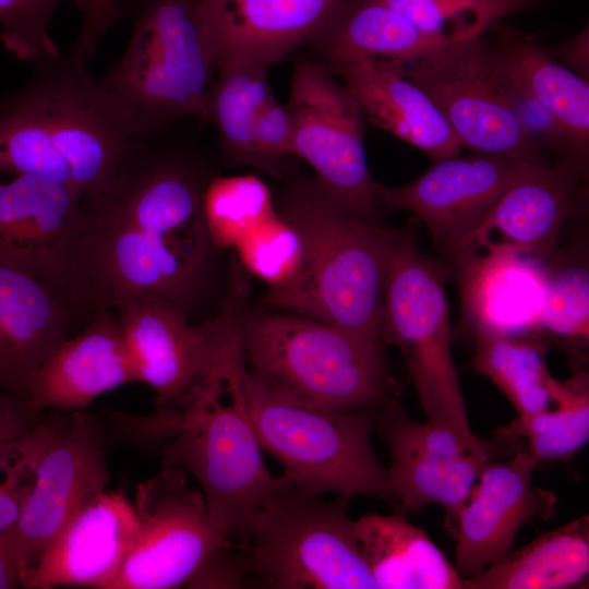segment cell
<instances>
[{
  "instance_id": "obj_1",
  "label": "cell",
  "mask_w": 589,
  "mask_h": 589,
  "mask_svg": "<svg viewBox=\"0 0 589 589\" xmlns=\"http://www.w3.org/2000/svg\"><path fill=\"white\" fill-rule=\"evenodd\" d=\"M145 142L119 98L70 53L38 64L0 104V169L51 179L84 201L108 191Z\"/></svg>"
},
{
  "instance_id": "obj_2",
  "label": "cell",
  "mask_w": 589,
  "mask_h": 589,
  "mask_svg": "<svg viewBox=\"0 0 589 589\" xmlns=\"http://www.w3.org/2000/svg\"><path fill=\"white\" fill-rule=\"evenodd\" d=\"M241 322L240 312L225 314L206 375L177 409L173 432L155 450L164 465L196 479L211 516L244 545L285 479L266 468L247 410Z\"/></svg>"
},
{
  "instance_id": "obj_3",
  "label": "cell",
  "mask_w": 589,
  "mask_h": 589,
  "mask_svg": "<svg viewBox=\"0 0 589 589\" xmlns=\"http://www.w3.org/2000/svg\"><path fill=\"white\" fill-rule=\"evenodd\" d=\"M277 212L299 233L302 264L266 304L381 341L385 284L400 230L356 217L314 182L289 188Z\"/></svg>"
},
{
  "instance_id": "obj_4",
  "label": "cell",
  "mask_w": 589,
  "mask_h": 589,
  "mask_svg": "<svg viewBox=\"0 0 589 589\" xmlns=\"http://www.w3.org/2000/svg\"><path fill=\"white\" fill-rule=\"evenodd\" d=\"M241 340L247 368L290 402L349 411L394 397L380 340L286 311L244 312Z\"/></svg>"
},
{
  "instance_id": "obj_5",
  "label": "cell",
  "mask_w": 589,
  "mask_h": 589,
  "mask_svg": "<svg viewBox=\"0 0 589 589\" xmlns=\"http://www.w3.org/2000/svg\"><path fill=\"white\" fill-rule=\"evenodd\" d=\"M201 0H136L128 46L100 80L147 140L172 121L207 120L216 73Z\"/></svg>"
},
{
  "instance_id": "obj_6",
  "label": "cell",
  "mask_w": 589,
  "mask_h": 589,
  "mask_svg": "<svg viewBox=\"0 0 589 589\" xmlns=\"http://www.w3.org/2000/svg\"><path fill=\"white\" fill-rule=\"evenodd\" d=\"M243 393L262 449L280 462V477L290 484L316 495H365L397 506L371 443L375 409L335 411L290 402L247 365Z\"/></svg>"
},
{
  "instance_id": "obj_7",
  "label": "cell",
  "mask_w": 589,
  "mask_h": 589,
  "mask_svg": "<svg viewBox=\"0 0 589 589\" xmlns=\"http://www.w3.org/2000/svg\"><path fill=\"white\" fill-rule=\"evenodd\" d=\"M85 208L67 284L73 323L85 326L148 294L187 312L206 256L143 230L94 201H85Z\"/></svg>"
},
{
  "instance_id": "obj_8",
  "label": "cell",
  "mask_w": 589,
  "mask_h": 589,
  "mask_svg": "<svg viewBox=\"0 0 589 589\" xmlns=\"http://www.w3.org/2000/svg\"><path fill=\"white\" fill-rule=\"evenodd\" d=\"M284 479V478H283ZM285 480L243 548L252 580L269 589H377L348 516L350 497L325 502Z\"/></svg>"
},
{
  "instance_id": "obj_9",
  "label": "cell",
  "mask_w": 589,
  "mask_h": 589,
  "mask_svg": "<svg viewBox=\"0 0 589 589\" xmlns=\"http://www.w3.org/2000/svg\"><path fill=\"white\" fill-rule=\"evenodd\" d=\"M445 277L416 238L399 231L386 277L381 341L400 350L428 419L474 438L452 354Z\"/></svg>"
},
{
  "instance_id": "obj_10",
  "label": "cell",
  "mask_w": 589,
  "mask_h": 589,
  "mask_svg": "<svg viewBox=\"0 0 589 589\" xmlns=\"http://www.w3.org/2000/svg\"><path fill=\"white\" fill-rule=\"evenodd\" d=\"M399 68L431 98L464 147L514 161L549 164L513 109L501 61L485 35L442 45Z\"/></svg>"
},
{
  "instance_id": "obj_11",
  "label": "cell",
  "mask_w": 589,
  "mask_h": 589,
  "mask_svg": "<svg viewBox=\"0 0 589 589\" xmlns=\"http://www.w3.org/2000/svg\"><path fill=\"white\" fill-rule=\"evenodd\" d=\"M286 106L292 155L313 168L316 188L342 211L381 223L377 182L364 148L365 118L351 92L324 63L301 61L294 67Z\"/></svg>"
},
{
  "instance_id": "obj_12",
  "label": "cell",
  "mask_w": 589,
  "mask_h": 589,
  "mask_svg": "<svg viewBox=\"0 0 589 589\" xmlns=\"http://www.w3.org/2000/svg\"><path fill=\"white\" fill-rule=\"evenodd\" d=\"M109 481L103 421L86 410L48 411L32 490L17 521L0 540V552L21 582L72 516Z\"/></svg>"
},
{
  "instance_id": "obj_13",
  "label": "cell",
  "mask_w": 589,
  "mask_h": 589,
  "mask_svg": "<svg viewBox=\"0 0 589 589\" xmlns=\"http://www.w3.org/2000/svg\"><path fill=\"white\" fill-rule=\"evenodd\" d=\"M132 504L137 533L108 589L184 587L205 556L230 540L179 467L164 465L140 482Z\"/></svg>"
},
{
  "instance_id": "obj_14",
  "label": "cell",
  "mask_w": 589,
  "mask_h": 589,
  "mask_svg": "<svg viewBox=\"0 0 589 589\" xmlns=\"http://www.w3.org/2000/svg\"><path fill=\"white\" fill-rule=\"evenodd\" d=\"M374 430L389 449L386 477L397 506L438 504L455 522L488 462L481 442L446 424L409 418L395 397L375 409Z\"/></svg>"
},
{
  "instance_id": "obj_15",
  "label": "cell",
  "mask_w": 589,
  "mask_h": 589,
  "mask_svg": "<svg viewBox=\"0 0 589 589\" xmlns=\"http://www.w3.org/2000/svg\"><path fill=\"white\" fill-rule=\"evenodd\" d=\"M516 161L493 155L453 156L434 161L400 187L376 183L382 208L410 212L424 224L453 267L470 251L473 237L505 191Z\"/></svg>"
},
{
  "instance_id": "obj_16",
  "label": "cell",
  "mask_w": 589,
  "mask_h": 589,
  "mask_svg": "<svg viewBox=\"0 0 589 589\" xmlns=\"http://www.w3.org/2000/svg\"><path fill=\"white\" fill-rule=\"evenodd\" d=\"M85 219V201L64 185L0 169V264L67 291L72 254Z\"/></svg>"
},
{
  "instance_id": "obj_17",
  "label": "cell",
  "mask_w": 589,
  "mask_h": 589,
  "mask_svg": "<svg viewBox=\"0 0 589 589\" xmlns=\"http://www.w3.org/2000/svg\"><path fill=\"white\" fill-rule=\"evenodd\" d=\"M116 312L139 382L153 389L157 410L180 409L212 364L217 316L193 326L180 306L153 294L132 299Z\"/></svg>"
},
{
  "instance_id": "obj_18",
  "label": "cell",
  "mask_w": 589,
  "mask_h": 589,
  "mask_svg": "<svg viewBox=\"0 0 589 589\" xmlns=\"http://www.w3.org/2000/svg\"><path fill=\"white\" fill-rule=\"evenodd\" d=\"M537 465L524 450L505 462L488 460L481 469L455 520L454 566L462 578L479 574L507 554L524 525L552 516L554 494L532 484Z\"/></svg>"
},
{
  "instance_id": "obj_19",
  "label": "cell",
  "mask_w": 589,
  "mask_h": 589,
  "mask_svg": "<svg viewBox=\"0 0 589 589\" xmlns=\"http://www.w3.org/2000/svg\"><path fill=\"white\" fill-rule=\"evenodd\" d=\"M585 171L558 164L516 161L505 191L476 232L467 256L489 247H507L548 260L556 251L566 220L585 197Z\"/></svg>"
},
{
  "instance_id": "obj_20",
  "label": "cell",
  "mask_w": 589,
  "mask_h": 589,
  "mask_svg": "<svg viewBox=\"0 0 589 589\" xmlns=\"http://www.w3.org/2000/svg\"><path fill=\"white\" fill-rule=\"evenodd\" d=\"M137 518L122 490L103 491L65 524L25 574L22 588L108 589L133 546Z\"/></svg>"
},
{
  "instance_id": "obj_21",
  "label": "cell",
  "mask_w": 589,
  "mask_h": 589,
  "mask_svg": "<svg viewBox=\"0 0 589 589\" xmlns=\"http://www.w3.org/2000/svg\"><path fill=\"white\" fill-rule=\"evenodd\" d=\"M205 185L181 161L152 157L144 145L113 185L89 200L143 230L206 256L211 242L202 213Z\"/></svg>"
},
{
  "instance_id": "obj_22",
  "label": "cell",
  "mask_w": 589,
  "mask_h": 589,
  "mask_svg": "<svg viewBox=\"0 0 589 589\" xmlns=\"http://www.w3.org/2000/svg\"><path fill=\"white\" fill-rule=\"evenodd\" d=\"M347 0H201L215 68L233 58L266 67L312 43Z\"/></svg>"
},
{
  "instance_id": "obj_23",
  "label": "cell",
  "mask_w": 589,
  "mask_h": 589,
  "mask_svg": "<svg viewBox=\"0 0 589 589\" xmlns=\"http://www.w3.org/2000/svg\"><path fill=\"white\" fill-rule=\"evenodd\" d=\"M105 312L68 337L35 373L26 404L36 411L85 410L97 397L139 382L123 332Z\"/></svg>"
},
{
  "instance_id": "obj_24",
  "label": "cell",
  "mask_w": 589,
  "mask_h": 589,
  "mask_svg": "<svg viewBox=\"0 0 589 589\" xmlns=\"http://www.w3.org/2000/svg\"><path fill=\"white\" fill-rule=\"evenodd\" d=\"M73 326L65 290L0 264V392L26 401L35 373Z\"/></svg>"
},
{
  "instance_id": "obj_25",
  "label": "cell",
  "mask_w": 589,
  "mask_h": 589,
  "mask_svg": "<svg viewBox=\"0 0 589 589\" xmlns=\"http://www.w3.org/2000/svg\"><path fill=\"white\" fill-rule=\"evenodd\" d=\"M542 262L507 247H489L453 266L471 330L536 335L545 280Z\"/></svg>"
},
{
  "instance_id": "obj_26",
  "label": "cell",
  "mask_w": 589,
  "mask_h": 589,
  "mask_svg": "<svg viewBox=\"0 0 589 589\" xmlns=\"http://www.w3.org/2000/svg\"><path fill=\"white\" fill-rule=\"evenodd\" d=\"M327 68L342 80L365 120L420 149L433 163L457 156L464 148L431 98L399 67L359 60Z\"/></svg>"
},
{
  "instance_id": "obj_27",
  "label": "cell",
  "mask_w": 589,
  "mask_h": 589,
  "mask_svg": "<svg viewBox=\"0 0 589 589\" xmlns=\"http://www.w3.org/2000/svg\"><path fill=\"white\" fill-rule=\"evenodd\" d=\"M353 530L377 589H464L428 533L401 514H366Z\"/></svg>"
},
{
  "instance_id": "obj_28",
  "label": "cell",
  "mask_w": 589,
  "mask_h": 589,
  "mask_svg": "<svg viewBox=\"0 0 589 589\" xmlns=\"http://www.w3.org/2000/svg\"><path fill=\"white\" fill-rule=\"evenodd\" d=\"M312 44L327 67L359 60L401 67L446 45L382 0H347Z\"/></svg>"
},
{
  "instance_id": "obj_29",
  "label": "cell",
  "mask_w": 589,
  "mask_h": 589,
  "mask_svg": "<svg viewBox=\"0 0 589 589\" xmlns=\"http://www.w3.org/2000/svg\"><path fill=\"white\" fill-rule=\"evenodd\" d=\"M589 573V516L540 534L509 551L464 589H562L577 587Z\"/></svg>"
},
{
  "instance_id": "obj_30",
  "label": "cell",
  "mask_w": 589,
  "mask_h": 589,
  "mask_svg": "<svg viewBox=\"0 0 589 589\" xmlns=\"http://www.w3.org/2000/svg\"><path fill=\"white\" fill-rule=\"evenodd\" d=\"M490 32L503 63L588 155L589 81L558 63L531 34L502 22Z\"/></svg>"
},
{
  "instance_id": "obj_31",
  "label": "cell",
  "mask_w": 589,
  "mask_h": 589,
  "mask_svg": "<svg viewBox=\"0 0 589 589\" xmlns=\"http://www.w3.org/2000/svg\"><path fill=\"white\" fill-rule=\"evenodd\" d=\"M472 366L507 397L518 417L549 409L554 378L546 366L549 342L541 337L473 330Z\"/></svg>"
},
{
  "instance_id": "obj_32",
  "label": "cell",
  "mask_w": 589,
  "mask_h": 589,
  "mask_svg": "<svg viewBox=\"0 0 589 589\" xmlns=\"http://www.w3.org/2000/svg\"><path fill=\"white\" fill-rule=\"evenodd\" d=\"M267 67L247 58H233L216 70L207 96V119L216 125L226 153L255 165L253 128L274 96Z\"/></svg>"
},
{
  "instance_id": "obj_33",
  "label": "cell",
  "mask_w": 589,
  "mask_h": 589,
  "mask_svg": "<svg viewBox=\"0 0 589 589\" xmlns=\"http://www.w3.org/2000/svg\"><path fill=\"white\" fill-rule=\"evenodd\" d=\"M556 408L517 417L512 434L524 436L528 452L539 461L570 462L589 438L588 375L577 372L554 385Z\"/></svg>"
},
{
  "instance_id": "obj_34",
  "label": "cell",
  "mask_w": 589,
  "mask_h": 589,
  "mask_svg": "<svg viewBox=\"0 0 589 589\" xmlns=\"http://www.w3.org/2000/svg\"><path fill=\"white\" fill-rule=\"evenodd\" d=\"M205 229L216 249L236 248L275 213L267 185L255 176L208 181L202 199Z\"/></svg>"
},
{
  "instance_id": "obj_35",
  "label": "cell",
  "mask_w": 589,
  "mask_h": 589,
  "mask_svg": "<svg viewBox=\"0 0 589 589\" xmlns=\"http://www.w3.org/2000/svg\"><path fill=\"white\" fill-rule=\"evenodd\" d=\"M426 35L444 43L484 36L506 16L538 0H382Z\"/></svg>"
},
{
  "instance_id": "obj_36",
  "label": "cell",
  "mask_w": 589,
  "mask_h": 589,
  "mask_svg": "<svg viewBox=\"0 0 589 589\" xmlns=\"http://www.w3.org/2000/svg\"><path fill=\"white\" fill-rule=\"evenodd\" d=\"M538 328L574 350L588 345L589 272L584 261L556 259L545 266Z\"/></svg>"
},
{
  "instance_id": "obj_37",
  "label": "cell",
  "mask_w": 589,
  "mask_h": 589,
  "mask_svg": "<svg viewBox=\"0 0 589 589\" xmlns=\"http://www.w3.org/2000/svg\"><path fill=\"white\" fill-rule=\"evenodd\" d=\"M236 250L243 267L265 281L268 291L289 284L299 273L303 257L299 233L277 211Z\"/></svg>"
},
{
  "instance_id": "obj_38",
  "label": "cell",
  "mask_w": 589,
  "mask_h": 589,
  "mask_svg": "<svg viewBox=\"0 0 589 589\" xmlns=\"http://www.w3.org/2000/svg\"><path fill=\"white\" fill-rule=\"evenodd\" d=\"M88 0H0V40L17 59L36 65L61 56L49 26L53 12L64 2L83 11Z\"/></svg>"
},
{
  "instance_id": "obj_39",
  "label": "cell",
  "mask_w": 589,
  "mask_h": 589,
  "mask_svg": "<svg viewBox=\"0 0 589 589\" xmlns=\"http://www.w3.org/2000/svg\"><path fill=\"white\" fill-rule=\"evenodd\" d=\"M47 434V414L0 448V540L17 521L32 490Z\"/></svg>"
},
{
  "instance_id": "obj_40",
  "label": "cell",
  "mask_w": 589,
  "mask_h": 589,
  "mask_svg": "<svg viewBox=\"0 0 589 589\" xmlns=\"http://www.w3.org/2000/svg\"><path fill=\"white\" fill-rule=\"evenodd\" d=\"M252 564L245 548L230 540L212 550L185 582V588L237 589L251 585Z\"/></svg>"
},
{
  "instance_id": "obj_41",
  "label": "cell",
  "mask_w": 589,
  "mask_h": 589,
  "mask_svg": "<svg viewBox=\"0 0 589 589\" xmlns=\"http://www.w3.org/2000/svg\"><path fill=\"white\" fill-rule=\"evenodd\" d=\"M255 166L272 169L281 158L292 155L291 120L286 105L273 96L261 111L254 128Z\"/></svg>"
},
{
  "instance_id": "obj_42",
  "label": "cell",
  "mask_w": 589,
  "mask_h": 589,
  "mask_svg": "<svg viewBox=\"0 0 589 589\" xmlns=\"http://www.w3.org/2000/svg\"><path fill=\"white\" fill-rule=\"evenodd\" d=\"M119 0H88L83 10V21L73 48L69 52L75 59L88 63L103 35L120 17Z\"/></svg>"
},
{
  "instance_id": "obj_43",
  "label": "cell",
  "mask_w": 589,
  "mask_h": 589,
  "mask_svg": "<svg viewBox=\"0 0 589 589\" xmlns=\"http://www.w3.org/2000/svg\"><path fill=\"white\" fill-rule=\"evenodd\" d=\"M548 51V50H546ZM558 63L584 80L589 77V29L588 25L575 36L548 51Z\"/></svg>"
},
{
  "instance_id": "obj_44",
  "label": "cell",
  "mask_w": 589,
  "mask_h": 589,
  "mask_svg": "<svg viewBox=\"0 0 589 589\" xmlns=\"http://www.w3.org/2000/svg\"><path fill=\"white\" fill-rule=\"evenodd\" d=\"M46 411H36L11 395L0 392V430L11 424L36 419Z\"/></svg>"
},
{
  "instance_id": "obj_45",
  "label": "cell",
  "mask_w": 589,
  "mask_h": 589,
  "mask_svg": "<svg viewBox=\"0 0 589 589\" xmlns=\"http://www.w3.org/2000/svg\"><path fill=\"white\" fill-rule=\"evenodd\" d=\"M46 413H44L41 417H38L36 419L26 420L22 422H17L14 424H11L9 426H5L0 430V448L8 442L16 438L17 436L24 434L35 425H37L44 418Z\"/></svg>"
},
{
  "instance_id": "obj_46",
  "label": "cell",
  "mask_w": 589,
  "mask_h": 589,
  "mask_svg": "<svg viewBox=\"0 0 589 589\" xmlns=\"http://www.w3.org/2000/svg\"><path fill=\"white\" fill-rule=\"evenodd\" d=\"M22 588L21 577L10 561L0 552V589Z\"/></svg>"
}]
</instances>
